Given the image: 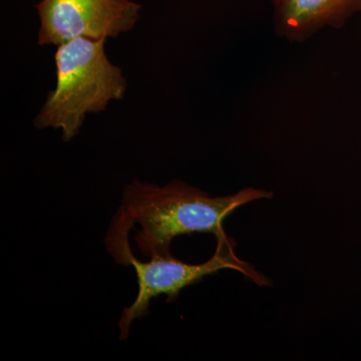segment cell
<instances>
[{"label":"cell","instance_id":"1","mask_svg":"<svg viewBox=\"0 0 361 361\" xmlns=\"http://www.w3.org/2000/svg\"><path fill=\"white\" fill-rule=\"evenodd\" d=\"M270 198L271 192L254 188L211 197L180 180L159 187L135 180L123 189L116 213L130 228L140 226L135 240L142 255L168 257L173 240L180 235L212 233L217 244L231 245L223 226L226 218L240 207Z\"/></svg>","mask_w":361,"mask_h":361},{"label":"cell","instance_id":"2","mask_svg":"<svg viewBox=\"0 0 361 361\" xmlns=\"http://www.w3.org/2000/svg\"><path fill=\"white\" fill-rule=\"evenodd\" d=\"M106 39H77L59 45L56 54V87L35 118L39 129L54 128L68 142L80 132L89 113H99L126 92L122 70L104 54Z\"/></svg>","mask_w":361,"mask_h":361},{"label":"cell","instance_id":"3","mask_svg":"<svg viewBox=\"0 0 361 361\" xmlns=\"http://www.w3.org/2000/svg\"><path fill=\"white\" fill-rule=\"evenodd\" d=\"M108 250L118 264L135 268L139 285L135 302L129 307L123 308L118 320L121 341L129 336L130 325L135 320L148 315L152 299L167 295L168 302H174L183 289L198 283L204 277L221 270L238 271L258 285L270 283L267 278L259 274L251 265L237 257L232 245L217 244L215 254L202 264H187L172 255L149 258V262H142L132 253L129 240L111 244Z\"/></svg>","mask_w":361,"mask_h":361},{"label":"cell","instance_id":"4","mask_svg":"<svg viewBox=\"0 0 361 361\" xmlns=\"http://www.w3.org/2000/svg\"><path fill=\"white\" fill-rule=\"evenodd\" d=\"M39 44L116 37L134 27L141 6L130 0H42Z\"/></svg>","mask_w":361,"mask_h":361},{"label":"cell","instance_id":"5","mask_svg":"<svg viewBox=\"0 0 361 361\" xmlns=\"http://www.w3.org/2000/svg\"><path fill=\"white\" fill-rule=\"evenodd\" d=\"M277 33L303 42L325 26L341 28L361 13V0H270Z\"/></svg>","mask_w":361,"mask_h":361}]
</instances>
